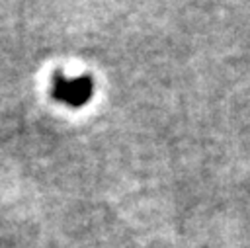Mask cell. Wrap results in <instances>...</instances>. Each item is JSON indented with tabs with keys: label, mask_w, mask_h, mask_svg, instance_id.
Listing matches in <instances>:
<instances>
[{
	"label": "cell",
	"mask_w": 250,
	"mask_h": 248,
	"mask_svg": "<svg viewBox=\"0 0 250 248\" xmlns=\"http://www.w3.org/2000/svg\"><path fill=\"white\" fill-rule=\"evenodd\" d=\"M92 92H94V82L86 74L74 78L57 74L53 80V96L72 107L84 105L92 98Z\"/></svg>",
	"instance_id": "cell-1"
}]
</instances>
